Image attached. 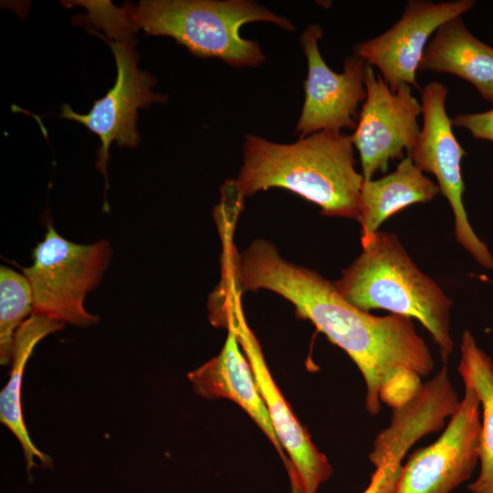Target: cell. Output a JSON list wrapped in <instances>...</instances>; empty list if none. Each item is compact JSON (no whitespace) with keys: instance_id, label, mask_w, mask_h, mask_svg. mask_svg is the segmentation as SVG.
<instances>
[{"instance_id":"9","label":"cell","mask_w":493,"mask_h":493,"mask_svg":"<svg viewBox=\"0 0 493 493\" xmlns=\"http://www.w3.org/2000/svg\"><path fill=\"white\" fill-rule=\"evenodd\" d=\"M97 35L112 51L117 67L115 83L105 96L94 101L86 114L77 113L64 104L59 116L83 124L100 138L96 167L104 175L108 187L110 145L115 142L119 146H137L140 141L136 124L138 110L153 102H164L166 96L152 91L156 81L147 71L138 68V55L131 38L113 41Z\"/></svg>"},{"instance_id":"13","label":"cell","mask_w":493,"mask_h":493,"mask_svg":"<svg viewBox=\"0 0 493 493\" xmlns=\"http://www.w3.org/2000/svg\"><path fill=\"white\" fill-rule=\"evenodd\" d=\"M459 400L446 365L422 383L414 396L393 409L390 425L375 437L369 459L376 467L401 464L410 447L422 437L445 426L456 411Z\"/></svg>"},{"instance_id":"16","label":"cell","mask_w":493,"mask_h":493,"mask_svg":"<svg viewBox=\"0 0 493 493\" xmlns=\"http://www.w3.org/2000/svg\"><path fill=\"white\" fill-rule=\"evenodd\" d=\"M439 193L438 185L425 176L408 155L393 173L377 180H364L357 220L361 224L362 245L369 241L390 216L411 205L428 203Z\"/></svg>"},{"instance_id":"3","label":"cell","mask_w":493,"mask_h":493,"mask_svg":"<svg viewBox=\"0 0 493 493\" xmlns=\"http://www.w3.org/2000/svg\"><path fill=\"white\" fill-rule=\"evenodd\" d=\"M334 282L357 309H382L416 319L429 331L446 364L454 351L450 332L453 300L412 260L395 234L378 231Z\"/></svg>"},{"instance_id":"8","label":"cell","mask_w":493,"mask_h":493,"mask_svg":"<svg viewBox=\"0 0 493 493\" xmlns=\"http://www.w3.org/2000/svg\"><path fill=\"white\" fill-rule=\"evenodd\" d=\"M366 99L362 103L354 133L362 174L365 181L377 172H385L391 161L403 160L413 151L421 133L418 116L422 105L412 93V86L401 85L392 91L371 65L364 71Z\"/></svg>"},{"instance_id":"1","label":"cell","mask_w":493,"mask_h":493,"mask_svg":"<svg viewBox=\"0 0 493 493\" xmlns=\"http://www.w3.org/2000/svg\"><path fill=\"white\" fill-rule=\"evenodd\" d=\"M223 288L232 295L267 289L293 304L297 315L311 321L359 368L366 385L365 408L372 415L382 404L392 410L410 400L435 367L425 341L413 319L374 316L357 309L334 282L280 256L276 246L257 239L241 252L225 247Z\"/></svg>"},{"instance_id":"12","label":"cell","mask_w":493,"mask_h":493,"mask_svg":"<svg viewBox=\"0 0 493 493\" xmlns=\"http://www.w3.org/2000/svg\"><path fill=\"white\" fill-rule=\"evenodd\" d=\"M474 4L473 0L408 1L403 16L391 28L357 44L354 53L380 70L392 91L403 84L418 89L416 71L430 36L444 23L467 12Z\"/></svg>"},{"instance_id":"14","label":"cell","mask_w":493,"mask_h":493,"mask_svg":"<svg viewBox=\"0 0 493 493\" xmlns=\"http://www.w3.org/2000/svg\"><path fill=\"white\" fill-rule=\"evenodd\" d=\"M220 353L188 373L194 391L205 398H226L238 404L257 425L280 456L286 469L289 462L273 428L252 368L239 348L233 328Z\"/></svg>"},{"instance_id":"10","label":"cell","mask_w":493,"mask_h":493,"mask_svg":"<svg viewBox=\"0 0 493 493\" xmlns=\"http://www.w3.org/2000/svg\"><path fill=\"white\" fill-rule=\"evenodd\" d=\"M480 430L479 397L465 385L464 397L445 431L410 456L391 493H451L471 477L479 462Z\"/></svg>"},{"instance_id":"11","label":"cell","mask_w":493,"mask_h":493,"mask_svg":"<svg viewBox=\"0 0 493 493\" xmlns=\"http://www.w3.org/2000/svg\"><path fill=\"white\" fill-rule=\"evenodd\" d=\"M322 34L320 26L309 25L300 36L308 61V75L302 110L295 131L299 138L325 130L355 129L359 106L366 99L364 71L367 62L354 54L345 58L341 73L332 71L319 48L318 42Z\"/></svg>"},{"instance_id":"19","label":"cell","mask_w":493,"mask_h":493,"mask_svg":"<svg viewBox=\"0 0 493 493\" xmlns=\"http://www.w3.org/2000/svg\"><path fill=\"white\" fill-rule=\"evenodd\" d=\"M33 314V295L24 274L1 267L0 268V362L12 361L16 333L24 321Z\"/></svg>"},{"instance_id":"20","label":"cell","mask_w":493,"mask_h":493,"mask_svg":"<svg viewBox=\"0 0 493 493\" xmlns=\"http://www.w3.org/2000/svg\"><path fill=\"white\" fill-rule=\"evenodd\" d=\"M452 125L467 130L473 138L493 142V109L477 113H460L452 119Z\"/></svg>"},{"instance_id":"17","label":"cell","mask_w":493,"mask_h":493,"mask_svg":"<svg viewBox=\"0 0 493 493\" xmlns=\"http://www.w3.org/2000/svg\"><path fill=\"white\" fill-rule=\"evenodd\" d=\"M64 325L63 322L37 314H32L24 321L15 336L10 376L0 393V421L19 441L28 474L37 467L36 459L50 467L52 458L36 447L27 432L21 405L22 378L37 344L46 336L61 330Z\"/></svg>"},{"instance_id":"15","label":"cell","mask_w":493,"mask_h":493,"mask_svg":"<svg viewBox=\"0 0 493 493\" xmlns=\"http://www.w3.org/2000/svg\"><path fill=\"white\" fill-rule=\"evenodd\" d=\"M418 70L456 75L471 83L484 100L493 102V47L474 37L461 16L435 31Z\"/></svg>"},{"instance_id":"6","label":"cell","mask_w":493,"mask_h":493,"mask_svg":"<svg viewBox=\"0 0 493 493\" xmlns=\"http://www.w3.org/2000/svg\"><path fill=\"white\" fill-rule=\"evenodd\" d=\"M223 324L233 328L236 332L252 368L277 437L288 455L289 465L287 471L291 493H317L320 486L330 477L332 467L315 446L274 382L261 346L245 320L240 297L232 298L224 304L219 326Z\"/></svg>"},{"instance_id":"4","label":"cell","mask_w":493,"mask_h":493,"mask_svg":"<svg viewBox=\"0 0 493 493\" xmlns=\"http://www.w3.org/2000/svg\"><path fill=\"white\" fill-rule=\"evenodd\" d=\"M127 7L136 30L173 37L194 56L233 67H257L266 58L257 41L240 36L243 25L264 21L295 29L286 17L248 0H145Z\"/></svg>"},{"instance_id":"22","label":"cell","mask_w":493,"mask_h":493,"mask_svg":"<svg viewBox=\"0 0 493 493\" xmlns=\"http://www.w3.org/2000/svg\"><path fill=\"white\" fill-rule=\"evenodd\" d=\"M492 181H493V178H492Z\"/></svg>"},{"instance_id":"18","label":"cell","mask_w":493,"mask_h":493,"mask_svg":"<svg viewBox=\"0 0 493 493\" xmlns=\"http://www.w3.org/2000/svg\"><path fill=\"white\" fill-rule=\"evenodd\" d=\"M460 351L458 373L465 385L476 390L482 409L478 447L480 470L468 489L472 493H493V362L467 330L462 334Z\"/></svg>"},{"instance_id":"21","label":"cell","mask_w":493,"mask_h":493,"mask_svg":"<svg viewBox=\"0 0 493 493\" xmlns=\"http://www.w3.org/2000/svg\"><path fill=\"white\" fill-rule=\"evenodd\" d=\"M402 464L390 463L376 467L369 486L362 493H391L402 470Z\"/></svg>"},{"instance_id":"2","label":"cell","mask_w":493,"mask_h":493,"mask_svg":"<svg viewBox=\"0 0 493 493\" xmlns=\"http://www.w3.org/2000/svg\"><path fill=\"white\" fill-rule=\"evenodd\" d=\"M363 182L355 169L351 135L325 130L293 143L246 135L235 184L243 198L284 188L318 205L322 215L358 220Z\"/></svg>"},{"instance_id":"7","label":"cell","mask_w":493,"mask_h":493,"mask_svg":"<svg viewBox=\"0 0 493 493\" xmlns=\"http://www.w3.org/2000/svg\"><path fill=\"white\" fill-rule=\"evenodd\" d=\"M447 92V88L436 81L429 82L422 89L424 123L417 143L408 156L423 173L435 176L440 193L453 211L457 242L480 266L493 269V256L472 228L463 204L461 162L467 153L456 139L446 113Z\"/></svg>"},{"instance_id":"5","label":"cell","mask_w":493,"mask_h":493,"mask_svg":"<svg viewBox=\"0 0 493 493\" xmlns=\"http://www.w3.org/2000/svg\"><path fill=\"white\" fill-rule=\"evenodd\" d=\"M32 257L33 264L22 270L31 287L33 314L78 327L98 322L99 318L85 309L84 299L100 284L108 266L109 243H73L49 224Z\"/></svg>"}]
</instances>
